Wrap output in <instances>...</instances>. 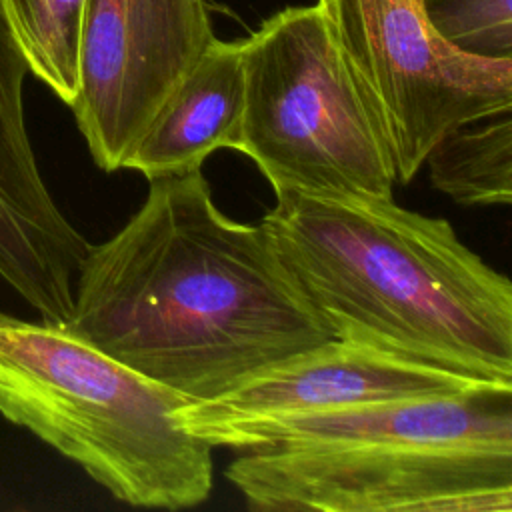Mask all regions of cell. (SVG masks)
<instances>
[{"label":"cell","instance_id":"1","mask_svg":"<svg viewBox=\"0 0 512 512\" xmlns=\"http://www.w3.org/2000/svg\"><path fill=\"white\" fill-rule=\"evenodd\" d=\"M148 184L138 212L90 246L70 332L190 402L334 338L262 222L228 218L202 170Z\"/></svg>","mask_w":512,"mask_h":512},{"label":"cell","instance_id":"2","mask_svg":"<svg viewBox=\"0 0 512 512\" xmlns=\"http://www.w3.org/2000/svg\"><path fill=\"white\" fill-rule=\"evenodd\" d=\"M334 338L512 384V284L392 196L278 194L260 220Z\"/></svg>","mask_w":512,"mask_h":512},{"label":"cell","instance_id":"3","mask_svg":"<svg viewBox=\"0 0 512 512\" xmlns=\"http://www.w3.org/2000/svg\"><path fill=\"white\" fill-rule=\"evenodd\" d=\"M226 478L256 512H512V384L292 418Z\"/></svg>","mask_w":512,"mask_h":512},{"label":"cell","instance_id":"4","mask_svg":"<svg viewBox=\"0 0 512 512\" xmlns=\"http://www.w3.org/2000/svg\"><path fill=\"white\" fill-rule=\"evenodd\" d=\"M186 402L66 326L0 312V416L124 504L182 510L208 500L212 446L180 426Z\"/></svg>","mask_w":512,"mask_h":512},{"label":"cell","instance_id":"5","mask_svg":"<svg viewBox=\"0 0 512 512\" xmlns=\"http://www.w3.org/2000/svg\"><path fill=\"white\" fill-rule=\"evenodd\" d=\"M236 150L278 194L392 196L394 164L340 0L288 6L242 38Z\"/></svg>","mask_w":512,"mask_h":512},{"label":"cell","instance_id":"6","mask_svg":"<svg viewBox=\"0 0 512 512\" xmlns=\"http://www.w3.org/2000/svg\"><path fill=\"white\" fill-rule=\"evenodd\" d=\"M340 14L402 184L450 130L512 112V58L456 48L420 0H340Z\"/></svg>","mask_w":512,"mask_h":512},{"label":"cell","instance_id":"7","mask_svg":"<svg viewBox=\"0 0 512 512\" xmlns=\"http://www.w3.org/2000/svg\"><path fill=\"white\" fill-rule=\"evenodd\" d=\"M214 38L210 0H84L70 108L98 168H124Z\"/></svg>","mask_w":512,"mask_h":512},{"label":"cell","instance_id":"8","mask_svg":"<svg viewBox=\"0 0 512 512\" xmlns=\"http://www.w3.org/2000/svg\"><path fill=\"white\" fill-rule=\"evenodd\" d=\"M486 384L494 382L330 338L268 364L214 398L182 404L176 416L184 430L212 448L246 452L258 434L292 418L368 402L460 394Z\"/></svg>","mask_w":512,"mask_h":512},{"label":"cell","instance_id":"9","mask_svg":"<svg viewBox=\"0 0 512 512\" xmlns=\"http://www.w3.org/2000/svg\"><path fill=\"white\" fill-rule=\"evenodd\" d=\"M242 112V40L214 38L154 116L124 168L148 180L200 170L218 148L236 150Z\"/></svg>","mask_w":512,"mask_h":512},{"label":"cell","instance_id":"10","mask_svg":"<svg viewBox=\"0 0 512 512\" xmlns=\"http://www.w3.org/2000/svg\"><path fill=\"white\" fill-rule=\"evenodd\" d=\"M434 188L462 206H508L512 202L510 112L458 126L428 152Z\"/></svg>","mask_w":512,"mask_h":512},{"label":"cell","instance_id":"11","mask_svg":"<svg viewBox=\"0 0 512 512\" xmlns=\"http://www.w3.org/2000/svg\"><path fill=\"white\" fill-rule=\"evenodd\" d=\"M28 74L66 106L78 92L84 0H4Z\"/></svg>","mask_w":512,"mask_h":512},{"label":"cell","instance_id":"12","mask_svg":"<svg viewBox=\"0 0 512 512\" xmlns=\"http://www.w3.org/2000/svg\"><path fill=\"white\" fill-rule=\"evenodd\" d=\"M432 28L456 48L512 58V0H420Z\"/></svg>","mask_w":512,"mask_h":512},{"label":"cell","instance_id":"13","mask_svg":"<svg viewBox=\"0 0 512 512\" xmlns=\"http://www.w3.org/2000/svg\"><path fill=\"white\" fill-rule=\"evenodd\" d=\"M28 66L18 46L4 0H0V140L24 106Z\"/></svg>","mask_w":512,"mask_h":512}]
</instances>
